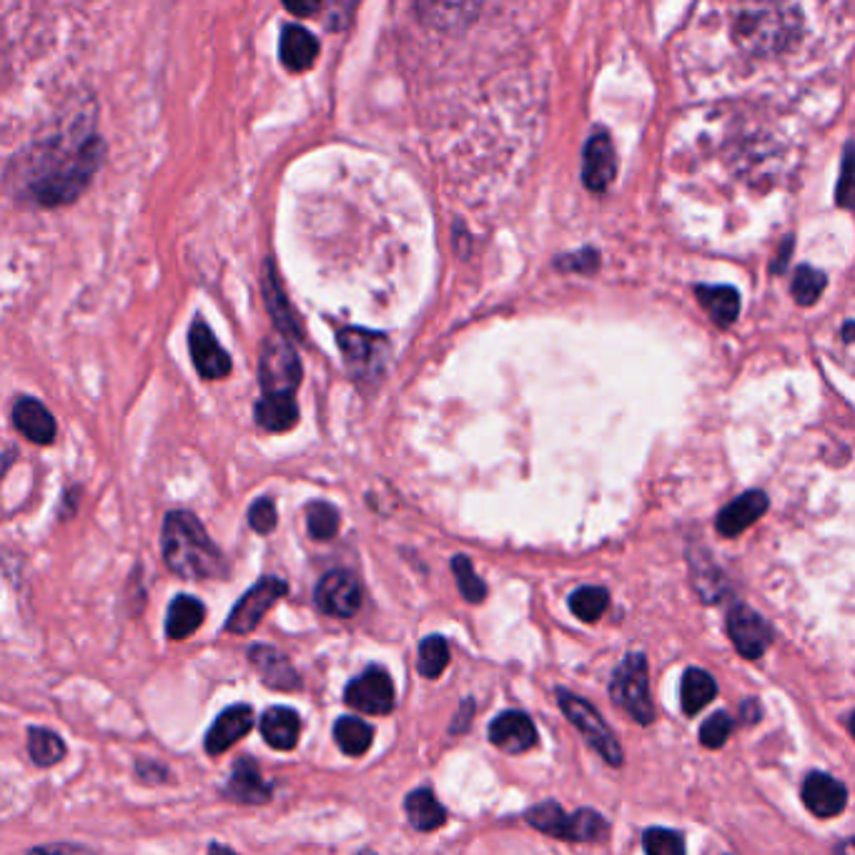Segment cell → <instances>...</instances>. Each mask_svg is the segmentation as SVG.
Returning <instances> with one entry per match:
<instances>
[{"mask_svg": "<svg viewBox=\"0 0 855 855\" xmlns=\"http://www.w3.org/2000/svg\"><path fill=\"white\" fill-rule=\"evenodd\" d=\"M340 350L344 354L346 369L354 379L359 382H377L384 372V359H387V336L366 332V329H342L336 334Z\"/></svg>", "mask_w": 855, "mask_h": 855, "instance_id": "52a82bcc", "label": "cell"}, {"mask_svg": "<svg viewBox=\"0 0 855 855\" xmlns=\"http://www.w3.org/2000/svg\"><path fill=\"white\" fill-rule=\"evenodd\" d=\"M344 702L364 716H389L397 705L394 682L382 667H366L344 690Z\"/></svg>", "mask_w": 855, "mask_h": 855, "instance_id": "9c48e42d", "label": "cell"}, {"mask_svg": "<svg viewBox=\"0 0 855 855\" xmlns=\"http://www.w3.org/2000/svg\"><path fill=\"white\" fill-rule=\"evenodd\" d=\"M825 284H828V279H825L823 271H817L813 267H801L795 271L791 291H793L797 304L811 306L817 302V299H821V294L825 291Z\"/></svg>", "mask_w": 855, "mask_h": 855, "instance_id": "e575fe53", "label": "cell"}, {"mask_svg": "<svg viewBox=\"0 0 855 855\" xmlns=\"http://www.w3.org/2000/svg\"><path fill=\"white\" fill-rule=\"evenodd\" d=\"M803 803L815 817H835L848 805V788L825 773H811L803 783Z\"/></svg>", "mask_w": 855, "mask_h": 855, "instance_id": "2e32d148", "label": "cell"}, {"mask_svg": "<svg viewBox=\"0 0 855 855\" xmlns=\"http://www.w3.org/2000/svg\"><path fill=\"white\" fill-rule=\"evenodd\" d=\"M760 720V705L755 700H748L745 705H742V722H748V726H753V722Z\"/></svg>", "mask_w": 855, "mask_h": 855, "instance_id": "ee69618b", "label": "cell"}, {"mask_svg": "<svg viewBox=\"0 0 855 855\" xmlns=\"http://www.w3.org/2000/svg\"><path fill=\"white\" fill-rule=\"evenodd\" d=\"M404 811H407V821L415 831L429 833L437 831L447 823V811L441 805L435 793L427 791V788H419V791H411L404 801Z\"/></svg>", "mask_w": 855, "mask_h": 855, "instance_id": "d4e9b609", "label": "cell"}, {"mask_svg": "<svg viewBox=\"0 0 855 855\" xmlns=\"http://www.w3.org/2000/svg\"><path fill=\"white\" fill-rule=\"evenodd\" d=\"M768 512V497L763 492H745L732 500L726 510L718 514V532L722 538H738L750 524H755Z\"/></svg>", "mask_w": 855, "mask_h": 855, "instance_id": "d6986e66", "label": "cell"}, {"mask_svg": "<svg viewBox=\"0 0 855 855\" xmlns=\"http://www.w3.org/2000/svg\"><path fill=\"white\" fill-rule=\"evenodd\" d=\"M452 572L457 577L459 592H462V597L467 599V603H482V599L487 597V585L482 582V577H479L475 572L469 557H465V554H457V557L452 560Z\"/></svg>", "mask_w": 855, "mask_h": 855, "instance_id": "8d00e7d4", "label": "cell"}, {"mask_svg": "<svg viewBox=\"0 0 855 855\" xmlns=\"http://www.w3.org/2000/svg\"><path fill=\"white\" fill-rule=\"evenodd\" d=\"M161 554L166 567L184 580H221L229 565L221 550L196 520V514L174 510L166 514L161 530Z\"/></svg>", "mask_w": 855, "mask_h": 855, "instance_id": "7a4b0ae2", "label": "cell"}, {"mask_svg": "<svg viewBox=\"0 0 855 855\" xmlns=\"http://www.w3.org/2000/svg\"><path fill=\"white\" fill-rule=\"evenodd\" d=\"M221 795L239 805H264L271 801V785L261 778L257 760L243 755L237 758V763H233L229 783L223 785Z\"/></svg>", "mask_w": 855, "mask_h": 855, "instance_id": "4fadbf2b", "label": "cell"}, {"mask_svg": "<svg viewBox=\"0 0 855 855\" xmlns=\"http://www.w3.org/2000/svg\"><path fill=\"white\" fill-rule=\"evenodd\" d=\"M557 700H560V708L562 712H565V718L575 726L582 736H585L587 745L595 750V753L605 760V763L619 768L623 765V748H619L617 738L613 736V730L607 728V722L603 720V716L592 708V705L587 700L577 698L575 692H567V690H557Z\"/></svg>", "mask_w": 855, "mask_h": 855, "instance_id": "5b68a950", "label": "cell"}, {"mask_svg": "<svg viewBox=\"0 0 855 855\" xmlns=\"http://www.w3.org/2000/svg\"><path fill=\"white\" fill-rule=\"evenodd\" d=\"M249 524L251 530L259 534H269L277 528V507L269 497H261V500H257L249 507Z\"/></svg>", "mask_w": 855, "mask_h": 855, "instance_id": "ab89813d", "label": "cell"}, {"mask_svg": "<svg viewBox=\"0 0 855 855\" xmlns=\"http://www.w3.org/2000/svg\"><path fill=\"white\" fill-rule=\"evenodd\" d=\"M528 823L540 833L552 835V838H562V841L572 838V815L562 811V805L554 801H544L540 805L530 807Z\"/></svg>", "mask_w": 855, "mask_h": 855, "instance_id": "f1b7e54d", "label": "cell"}, {"mask_svg": "<svg viewBox=\"0 0 855 855\" xmlns=\"http://www.w3.org/2000/svg\"><path fill=\"white\" fill-rule=\"evenodd\" d=\"M264 299H267L269 314L274 316V322L279 326V332L284 334V340H302V326H299V319L289 304L284 289L279 284L277 269L271 261H267V269H264Z\"/></svg>", "mask_w": 855, "mask_h": 855, "instance_id": "603a6c76", "label": "cell"}, {"mask_svg": "<svg viewBox=\"0 0 855 855\" xmlns=\"http://www.w3.org/2000/svg\"><path fill=\"white\" fill-rule=\"evenodd\" d=\"M728 633L736 650L745 660H758L773 643V629L760 617L753 607L736 605L728 615Z\"/></svg>", "mask_w": 855, "mask_h": 855, "instance_id": "8fae6325", "label": "cell"}, {"mask_svg": "<svg viewBox=\"0 0 855 855\" xmlns=\"http://www.w3.org/2000/svg\"><path fill=\"white\" fill-rule=\"evenodd\" d=\"M209 855H239L233 848H229V845H221V843H211L209 845Z\"/></svg>", "mask_w": 855, "mask_h": 855, "instance_id": "7dc6e473", "label": "cell"}, {"mask_svg": "<svg viewBox=\"0 0 855 855\" xmlns=\"http://www.w3.org/2000/svg\"><path fill=\"white\" fill-rule=\"evenodd\" d=\"M253 728V710L251 705H231L213 720L206 736V753L211 758L227 753L229 748L237 745L241 738H247V732Z\"/></svg>", "mask_w": 855, "mask_h": 855, "instance_id": "9a60e30c", "label": "cell"}, {"mask_svg": "<svg viewBox=\"0 0 855 855\" xmlns=\"http://www.w3.org/2000/svg\"><path fill=\"white\" fill-rule=\"evenodd\" d=\"M609 605V595L605 587H580L570 595V609L572 615L582 623H595V619L603 617V613Z\"/></svg>", "mask_w": 855, "mask_h": 855, "instance_id": "1f68e13d", "label": "cell"}, {"mask_svg": "<svg viewBox=\"0 0 855 855\" xmlns=\"http://www.w3.org/2000/svg\"><path fill=\"white\" fill-rule=\"evenodd\" d=\"M705 312L720 329H728L740 314V296L732 286H698L695 289Z\"/></svg>", "mask_w": 855, "mask_h": 855, "instance_id": "83f0119b", "label": "cell"}, {"mask_svg": "<svg viewBox=\"0 0 855 855\" xmlns=\"http://www.w3.org/2000/svg\"><path fill=\"white\" fill-rule=\"evenodd\" d=\"M851 332H853V322L845 324V342H848V344H851Z\"/></svg>", "mask_w": 855, "mask_h": 855, "instance_id": "c3c4849f", "label": "cell"}, {"mask_svg": "<svg viewBox=\"0 0 855 855\" xmlns=\"http://www.w3.org/2000/svg\"><path fill=\"white\" fill-rule=\"evenodd\" d=\"M316 607L332 617H354L362 607V585L354 575L334 570L319 580L314 592Z\"/></svg>", "mask_w": 855, "mask_h": 855, "instance_id": "30bf717a", "label": "cell"}, {"mask_svg": "<svg viewBox=\"0 0 855 855\" xmlns=\"http://www.w3.org/2000/svg\"><path fill=\"white\" fill-rule=\"evenodd\" d=\"M259 382L264 389V397H279V394H289L294 397L302 382V362L294 344L284 336H271L264 342L259 359Z\"/></svg>", "mask_w": 855, "mask_h": 855, "instance_id": "8992f818", "label": "cell"}, {"mask_svg": "<svg viewBox=\"0 0 855 855\" xmlns=\"http://www.w3.org/2000/svg\"><path fill=\"white\" fill-rule=\"evenodd\" d=\"M253 417H257L259 427L267 431H286L299 421V407L294 397L289 394H279V397H261L253 407Z\"/></svg>", "mask_w": 855, "mask_h": 855, "instance_id": "4316f807", "label": "cell"}, {"mask_svg": "<svg viewBox=\"0 0 855 855\" xmlns=\"http://www.w3.org/2000/svg\"><path fill=\"white\" fill-rule=\"evenodd\" d=\"M609 835V823L592 807H582L572 815V838L577 843H597Z\"/></svg>", "mask_w": 855, "mask_h": 855, "instance_id": "836d02e7", "label": "cell"}, {"mask_svg": "<svg viewBox=\"0 0 855 855\" xmlns=\"http://www.w3.org/2000/svg\"><path fill=\"white\" fill-rule=\"evenodd\" d=\"M848 189H851V148L845 152V158H843V171H841V191H838V201L841 206H848Z\"/></svg>", "mask_w": 855, "mask_h": 855, "instance_id": "7bdbcfd3", "label": "cell"}, {"mask_svg": "<svg viewBox=\"0 0 855 855\" xmlns=\"http://www.w3.org/2000/svg\"><path fill=\"white\" fill-rule=\"evenodd\" d=\"M359 855H377V853H374V851H362Z\"/></svg>", "mask_w": 855, "mask_h": 855, "instance_id": "681fc988", "label": "cell"}, {"mask_svg": "<svg viewBox=\"0 0 855 855\" xmlns=\"http://www.w3.org/2000/svg\"><path fill=\"white\" fill-rule=\"evenodd\" d=\"M334 740H336V745L342 748V753L359 758L372 748L374 730L359 718L344 716L334 722Z\"/></svg>", "mask_w": 855, "mask_h": 855, "instance_id": "f546056e", "label": "cell"}, {"mask_svg": "<svg viewBox=\"0 0 855 855\" xmlns=\"http://www.w3.org/2000/svg\"><path fill=\"white\" fill-rule=\"evenodd\" d=\"M28 755L39 768H51L65 758V742L49 728H28Z\"/></svg>", "mask_w": 855, "mask_h": 855, "instance_id": "4dcf8cb0", "label": "cell"}, {"mask_svg": "<svg viewBox=\"0 0 855 855\" xmlns=\"http://www.w3.org/2000/svg\"><path fill=\"white\" fill-rule=\"evenodd\" d=\"M249 663L257 667L259 678L264 680L267 688L274 690H299L302 688V678L294 670V665L289 663L284 653H279L271 645H251L249 647Z\"/></svg>", "mask_w": 855, "mask_h": 855, "instance_id": "e0dca14e", "label": "cell"}, {"mask_svg": "<svg viewBox=\"0 0 855 855\" xmlns=\"http://www.w3.org/2000/svg\"><path fill=\"white\" fill-rule=\"evenodd\" d=\"M449 663V647L447 640L439 635H429L427 640H421L419 645V672L421 678L435 680L445 672V667Z\"/></svg>", "mask_w": 855, "mask_h": 855, "instance_id": "d6a6232c", "label": "cell"}, {"mask_svg": "<svg viewBox=\"0 0 855 855\" xmlns=\"http://www.w3.org/2000/svg\"><path fill=\"white\" fill-rule=\"evenodd\" d=\"M28 855H71V853L61 848V845H43V848H33Z\"/></svg>", "mask_w": 855, "mask_h": 855, "instance_id": "bcb514c9", "label": "cell"}, {"mask_svg": "<svg viewBox=\"0 0 855 855\" xmlns=\"http://www.w3.org/2000/svg\"><path fill=\"white\" fill-rule=\"evenodd\" d=\"M204 619H206V607L201 599H196L191 595H178L174 597V603L168 605L166 637L168 640H186V637H191L196 629L204 625Z\"/></svg>", "mask_w": 855, "mask_h": 855, "instance_id": "cb8c5ba5", "label": "cell"}, {"mask_svg": "<svg viewBox=\"0 0 855 855\" xmlns=\"http://www.w3.org/2000/svg\"><path fill=\"white\" fill-rule=\"evenodd\" d=\"M718 695V682L710 672L700 670V667H690L682 675V685H680V702L685 716H698V712L716 700Z\"/></svg>", "mask_w": 855, "mask_h": 855, "instance_id": "484cf974", "label": "cell"}, {"mask_svg": "<svg viewBox=\"0 0 855 855\" xmlns=\"http://www.w3.org/2000/svg\"><path fill=\"white\" fill-rule=\"evenodd\" d=\"M306 528L314 540H332L340 532V512L326 502H314L306 510Z\"/></svg>", "mask_w": 855, "mask_h": 855, "instance_id": "d590c367", "label": "cell"}, {"mask_svg": "<svg viewBox=\"0 0 855 855\" xmlns=\"http://www.w3.org/2000/svg\"><path fill=\"white\" fill-rule=\"evenodd\" d=\"M617 161H615V148L613 140L605 131L592 134L585 148V164H582V181L590 191H605L609 184L615 181Z\"/></svg>", "mask_w": 855, "mask_h": 855, "instance_id": "5bb4252c", "label": "cell"}, {"mask_svg": "<svg viewBox=\"0 0 855 855\" xmlns=\"http://www.w3.org/2000/svg\"><path fill=\"white\" fill-rule=\"evenodd\" d=\"M643 848L647 855H685V838L670 828H647Z\"/></svg>", "mask_w": 855, "mask_h": 855, "instance_id": "74e56055", "label": "cell"}, {"mask_svg": "<svg viewBox=\"0 0 855 855\" xmlns=\"http://www.w3.org/2000/svg\"><path fill=\"white\" fill-rule=\"evenodd\" d=\"M259 728L267 745L274 750H294L299 745V736H302V718L291 708H269L261 716Z\"/></svg>", "mask_w": 855, "mask_h": 855, "instance_id": "7402d4cb", "label": "cell"}, {"mask_svg": "<svg viewBox=\"0 0 855 855\" xmlns=\"http://www.w3.org/2000/svg\"><path fill=\"white\" fill-rule=\"evenodd\" d=\"M560 269H572V271H587L597 267V253L595 251H582V253H572V257H565L557 261Z\"/></svg>", "mask_w": 855, "mask_h": 855, "instance_id": "60d3db41", "label": "cell"}, {"mask_svg": "<svg viewBox=\"0 0 855 855\" xmlns=\"http://www.w3.org/2000/svg\"><path fill=\"white\" fill-rule=\"evenodd\" d=\"M106 158V144L93 131L76 136H59L41 140L13 164L15 189L23 201L41 209L73 204L88 189L91 178L98 174Z\"/></svg>", "mask_w": 855, "mask_h": 855, "instance_id": "6da1fadb", "label": "cell"}, {"mask_svg": "<svg viewBox=\"0 0 855 855\" xmlns=\"http://www.w3.org/2000/svg\"><path fill=\"white\" fill-rule=\"evenodd\" d=\"M732 728H736V720L730 718V712L720 710V712H716V716H712V718H708V720L702 722V728H700V742H702L705 748L718 750V748H722V745H726V742H728Z\"/></svg>", "mask_w": 855, "mask_h": 855, "instance_id": "f35d334b", "label": "cell"}, {"mask_svg": "<svg viewBox=\"0 0 855 855\" xmlns=\"http://www.w3.org/2000/svg\"><path fill=\"white\" fill-rule=\"evenodd\" d=\"M316 55H319V41L314 33H309L304 25H296V23L284 28L279 43V59L289 71L294 73L309 71L314 65Z\"/></svg>", "mask_w": 855, "mask_h": 855, "instance_id": "44dd1931", "label": "cell"}, {"mask_svg": "<svg viewBox=\"0 0 855 855\" xmlns=\"http://www.w3.org/2000/svg\"><path fill=\"white\" fill-rule=\"evenodd\" d=\"M289 592V585L281 577H261L237 605L227 619L229 635H249L264 619V615Z\"/></svg>", "mask_w": 855, "mask_h": 855, "instance_id": "ba28073f", "label": "cell"}, {"mask_svg": "<svg viewBox=\"0 0 855 855\" xmlns=\"http://www.w3.org/2000/svg\"><path fill=\"white\" fill-rule=\"evenodd\" d=\"M136 770H138V778H140V780H146L148 785L164 783V780H166V773H168V770H166L164 765L152 763V760H138Z\"/></svg>", "mask_w": 855, "mask_h": 855, "instance_id": "b9f144b4", "label": "cell"}, {"mask_svg": "<svg viewBox=\"0 0 855 855\" xmlns=\"http://www.w3.org/2000/svg\"><path fill=\"white\" fill-rule=\"evenodd\" d=\"M801 8L795 6H738L732 11V43L758 59L780 55L801 39Z\"/></svg>", "mask_w": 855, "mask_h": 855, "instance_id": "3957f363", "label": "cell"}, {"mask_svg": "<svg viewBox=\"0 0 855 855\" xmlns=\"http://www.w3.org/2000/svg\"><path fill=\"white\" fill-rule=\"evenodd\" d=\"M189 352H191L196 372H199L204 379L219 382L231 374V356L219 344L216 334L211 332V326L206 324L201 316L196 319L189 329Z\"/></svg>", "mask_w": 855, "mask_h": 855, "instance_id": "7c38bea8", "label": "cell"}, {"mask_svg": "<svg viewBox=\"0 0 855 855\" xmlns=\"http://www.w3.org/2000/svg\"><path fill=\"white\" fill-rule=\"evenodd\" d=\"M490 740L504 753L520 755L538 745V730H534V722L524 712L507 710L500 718H494L490 726Z\"/></svg>", "mask_w": 855, "mask_h": 855, "instance_id": "ac0fdd59", "label": "cell"}, {"mask_svg": "<svg viewBox=\"0 0 855 855\" xmlns=\"http://www.w3.org/2000/svg\"><path fill=\"white\" fill-rule=\"evenodd\" d=\"M319 8H322V3H286V11L294 15H312Z\"/></svg>", "mask_w": 855, "mask_h": 855, "instance_id": "f6af8a7d", "label": "cell"}, {"mask_svg": "<svg viewBox=\"0 0 855 855\" xmlns=\"http://www.w3.org/2000/svg\"><path fill=\"white\" fill-rule=\"evenodd\" d=\"M13 421L15 429L21 431L25 439H31L33 445H51L55 439V431H59L49 407H43V402L33 397H21L15 402Z\"/></svg>", "mask_w": 855, "mask_h": 855, "instance_id": "ffe728a7", "label": "cell"}, {"mask_svg": "<svg viewBox=\"0 0 855 855\" xmlns=\"http://www.w3.org/2000/svg\"><path fill=\"white\" fill-rule=\"evenodd\" d=\"M609 698L640 726H650L655 720L650 675H647V657L643 653H629L615 667L613 680H609Z\"/></svg>", "mask_w": 855, "mask_h": 855, "instance_id": "277c9868", "label": "cell"}]
</instances>
